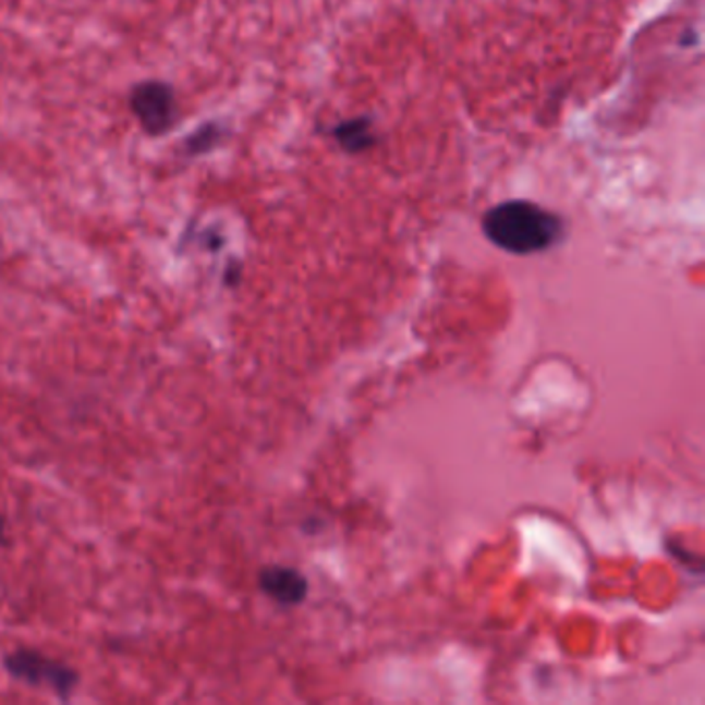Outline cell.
<instances>
[{
  "label": "cell",
  "instance_id": "obj_4",
  "mask_svg": "<svg viewBox=\"0 0 705 705\" xmlns=\"http://www.w3.org/2000/svg\"><path fill=\"white\" fill-rule=\"evenodd\" d=\"M263 592L280 605L292 606L303 603L306 598L308 584L296 569L274 564L263 569L259 575Z\"/></svg>",
  "mask_w": 705,
  "mask_h": 705
},
{
  "label": "cell",
  "instance_id": "obj_1",
  "mask_svg": "<svg viewBox=\"0 0 705 705\" xmlns=\"http://www.w3.org/2000/svg\"><path fill=\"white\" fill-rule=\"evenodd\" d=\"M488 241L511 255H534L548 251L563 239L561 216L538 203L511 199L490 207L483 218Z\"/></svg>",
  "mask_w": 705,
  "mask_h": 705
},
{
  "label": "cell",
  "instance_id": "obj_2",
  "mask_svg": "<svg viewBox=\"0 0 705 705\" xmlns=\"http://www.w3.org/2000/svg\"><path fill=\"white\" fill-rule=\"evenodd\" d=\"M129 108L151 137L166 135L179 121L174 87L163 81H142L129 94Z\"/></svg>",
  "mask_w": 705,
  "mask_h": 705
},
{
  "label": "cell",
  "instance_id": "obj_3",
  "mask_svg": "<svg viewBox=\"0 0 705 705\" xmlns=\"http://www.w3.org/2000/svg\"><path fill=\"white\" fill-rule=\"evenodd\" d=\"M4 668L11 677L27 685L50 686L57 695L69 697L80 685V674L75 668L44 656L38 649H15L4 658Z\"/></svg>",
  "mask_w": 705,
  "mask_h": 705
},
{
  "label": "cell",
  "instance_id": "obj_5",
  "mask_svg": "<svg viewBox=\"0 0 705 705\" xmlns=\"http://www.w3.org/2000/svg\"><path fill=\"white\" fill-rule=\"evenodd\" d=\"M331 137L340 143L343 151L348 154H363L364 149L375 145V135H373V121L361 117L352 121L338 122L331 129Z\"/></svg>",
  "mask_w": 705,
  "mask_h": 705
},
{
  "label": "cell",
  "instance_id": "obj_6",
  "mask_svg": "<svg viewBox=\"0 0 705 705\" xmlns=\"http://www.w3.org/2000/svg\"><path fill=\"white\" fill-rule=\"evenodd\" d=\"M223 137V129L220 122H205L199 129H195L189 139L184 143L186 156H203L209 154Z\"/></svg>",
  "mask_w": 705,
  "mask_h": 705
}]
</instances>
